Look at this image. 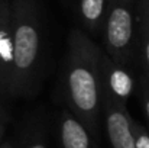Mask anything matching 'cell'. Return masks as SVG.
I'll use <instances>...</instances> for the list:
<instances>
[{
    "label": "cell",
    "instance_id": "7c38bea8",
    "mask_svg": "<svg viewBox=\"0 0 149 148\" xmlns=\"http://www.w3.org/2000/svg\"><path fill=\"white\" fill-rule=\"evenodd\" d=\"M3 134H4V125L0 122V140H1V137H3Z\"/></svg>",
    "mask_w": 149,
    "mask_h": 148
},
{
    "label": "cell",
    "instance_id": "4fadbf2b",
    "mask_svg": "<svg viewBox=\"0 0 149 148\" xmlns=\"http://www.w3.org/2000/svg\"><path fill=\"white\" fill-rule=\"evenodd\" d=\"M0 148H12V145H10L9 142H4V144H3V145H1Z\"/></svg>",
    "mask_w": 149,
    "mask_h": 148
},
{
    "label": "cell",
    "instance_id": "5b68a950",
    "mask_svg": "<svg viewBox=\"0 0 149 148\" xmlns=\"http://www.w3.org/2000/svg\"><path fill=\"white\" fill-rule=\"evenodd\" d=\"M133 90V77L127 67L116 64L106 52L101 60V95L126 103Z\"/></svg>",
    "mask_w": 149,
    "mask_h": 148
},
{
    "label": "cell",
    "instance_id": "5bb4252c",
    "mask_svg": "<svg viewBox=\"0 0 149 148\" xmlns=\"http://www.w3.org/2000/svg\"><path fill=\"white\" fill-rule=\"evenodd\" d=\"M0 112H1V110H0ZM0 115H1V113H0Z\"/></svg>",
    "mask_w": 149,
    "mask_h": 148
},
{
    "label": "cell",
    "instance_id": "9c48e42d",
    "mask_svg": "<svg viewBox=\"0 0 149 148\" xmlns=\"http://www.w3.org/2000/svg\"><path fill=\"white\" fill-rule=\"evenodd\" d=\"M142 36H143V57H145V62H146V68L149 73V13L146 15L143 25H142Z\"/></svg>",
    "mask_w": 149,
    "mask_h": 148
},
{
    "label": "cell",
    "instance_id": "ba28073f",
    "mask_svg": "<svg viewBox=\"0 0 149 148\" xmlns=\"http://www.w3.org/2000/svg\"><path fill=\"white\" fill-rule=\"evenodd\" d=\"M133 134H135V141H136V148H149V132L148 129L139 123L138 121L133 119Z\"/></svg>",
    "mask_w": 149,
    "mask_h": 148
},
{
    "label": "cell",
    "instance_id": "8fae6325",
    "mask_svg": "<svg viewBox=\"0 0 149 148\" xmlns=\"http://www.w3.org/2000/svg\"><path fill=\"white\" fill-rule=\"evenodd\" d=\"M26 148H47V145H45V142L39 137H35L33 140L29 141V144H28Z\"/></svg>",
    "mask_w": 149,
    "mask_h": 148
},
{
    "label": "cell",
    "instance_id": "52a82bcc",
    "mask_svg": "<svg viewBox=\"0 0 149 148\" xmlns=\"http://www.w3.org/2000/svg\"><path fill=\"white\" fill-rule=\"evenodd\" d=\"M104 12V0H81V15L84 20L96 28Z\"/></svg>",
    "mask_w": 149,
    "mask_h": 148
},
{
    "label": "cell",
    "instance_id": "277c9868",
    "mask_svg": "<svg viewBox=\"0 0 149 148\" xmlns=\"http://www.w3.org/2000/svg\"><path fill=\"white\" fill-rule=\"evenodd\" d=\"M101 112L111 148H136L133 134V118L127 112L126 103L101 95Z\"/></svg>",
    "mask_w": 149,
    "mask_h": 148
},
{
    "label": "cell",
    "instance_id": "30bf717a",
    "mask_svg": "<svg viewBox=\"0 0 149 148\" xmlns=\"http://www.w3.org/2000/svg\"><path fill=\"white\" fill-rule=\"evenodd\" d=\"M142 105H143V110L146 115V119L149 122V84L146 83L143 86V92H142Z\"/></svg>",
    "mask_w": 149,
    "mask_h": 148
},
{
    "label": "cell",
    "instance_id": "7a4b0ae2",
    "mask_svg": "<svg viewBox=\"0 0 149 148\" xmlns=\"http://www.w3.org/2000/svg\"><path fill=\"white\" fill-rule=\"evenodd\" d=\"M12 23L13 34V67L10 95H23L28 92L32 77L35 74L39 51H41V34L35 22L29 20L25 15L19 13Z\"/></svg>",
    "mask_w": 149,
    "mask_h": 148
},
{
    "label": "cell",
    "instance_id": "6da1fadb",
    "mask_svg": "<svg viewBox=\"0 0 149 148\" xmlns=\"http://www.w3.org/2000/svg\"><path fill=\"white\" fill-rule=\"evenodd\" d=\"M100 49L83 32L70 35L65 61V95L71 112L88 129L97 132L101 113V60Z\"/></svg>",
    "mask_w": 149,
    "mask_h": 148
},
{
    "label": "cell",
    "instance_id": "3957f363",
    "mask_svg": "<svg viewBox=\"0 0 149 148\" xmlns=\"http://www.w3.org/2000/svg\"><path fill=\"white\" fill-rule=\"evenodd\" d=\"M133 39V15L126 4H116L107 18L106 47L107 55L119 65L127 67Z\"/></svg>",
    "mask_w": 149,
    "mask_h": 148
},
{
    "label": "cell",
    "instance_id": "8992f818",
    "mask_svg": "<svg viewBox=\"0 0 149 148\" xmlns=\"http://www.w3.org/2000/svg\"><path fill=\"white\" fill-rule=\"evenodd\" d=\"M58 137L62 148H99L88 129L70 110H64L59 116Z\"/></svg>",
    "mask_w": 149,
    "mask_h": 148
}]
</instances>
